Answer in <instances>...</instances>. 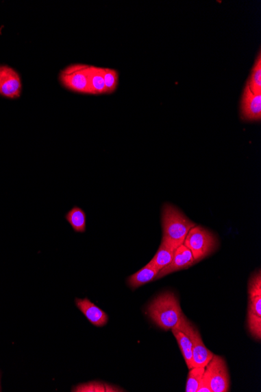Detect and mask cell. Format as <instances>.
I'll return each instance as SVG.
<instances>
[{
  "label": "cell",
  "instance_id": "obj_6",
  "mask_svg": "<svg viewBox=\"0 0 261 392\" xmlns=\"http://www.w3.org/2000/svg\"><path fill=\"white\" fill-rule=\"evenodd\" d=\"M203 376L208 380L212 392L229 391L230 377L223 357L214 355L205 367Z\"/></svg>",
  "mask_w": 261,
  "mask_h": 392
},
{
  "label": "cell",
  "instance_id": "obj_11",
  "mask_svg": "<svg viewBox=\"0 0 261 392\" xmlns=\"http://www.w3.org/2000/svg\"><path fill=\"white\" fill-rule=\"evenodd\" d=\"M75 304L93 326L104 327L108 323V315L88 299H75Z\"/></svg>",
  "mask_w": 261,
  "mask_h": 392
},
{
  "label": "cell",
  "instance_id": "obj_5",
  "mask_svg": "<svg viewBox=\"0 0 261 392\" xmlns=\"http://www.w3.org/2000/svg\"><path fill=\"white\" fill-rule=\"evenodd\" d=\"M90 69V66L87 65H70L61 71L60 80L69 91L91 94Z\"/></svg>",
  "mask_w": 261,
  "mask_h": 392
},
{
  "label": "cell",
  "instance_id": "obj_9",
  "mask_svg": "<svg viewBox=\"0 0 261 392\" xmlns=\"http://www.w3.org/2000/svg\"><path fill=\"white\" fill-rule=\"evenodd\" d=\"M197 263L195 260H194L191 251L187 249L184 244H182L179 248L176 249L174 259L170 264L159 271L156 279L163 278L171 273L187 270V268L192 267Z\"/></svg>",
  "mask_w": 261,
  "mask_h": 392
},
{
  "label": "cell",
  "instance_id": "obj_17",
  "mask_svg": "<svg viewBox=\"0 0 261 392\" xmlns=\"http://www.w3.org/2000/svg\"><path fill=\"white\" fill-rule=\"evenodd\" d=\"M90 86L91 94L97 95L105 93L103 68L90 66Z\"/></svg>",
  "mask_w": 261,
  "mask_h": 392
},
{
  "label": "cell",
  "instance_id": "obj_12",
  "mask_svg": "<svg viewBox=\"0 0 261 392\" xmlns=\"http://www.w3.org/2000/svg\"><path fill=\"white\" fill-rule=\"evenodd\" d=\"M214 354L204 345L201 333L194 327L192 332V366L193 367H206Z\"/></svg>",
  "mask_w": 261,
  "mask_h": 392
},
{
  "label": "cell",
  "instance_id": "obj_18",
  "mask_svg": "<svg viewBox=\"0 0 261 392\" xmlns=\"http://www.w3.org/2000/svg\"><path fill=\"white\" fill-rule=\"evenodd\" d=\"M253 93L261 94V54L259 51L252 70L251 76L247 84Z\"/></svg>",
  "mask_w": 261,
  "mask_h": 392
},
{
  "label": "cell",
  "instance_id": "obj_10",
  "mask_svg": "<svg viewBox=\"0 0 261 392\" xmlns=\"http://www.w3.org/2000/svg\"><path fill=\"white\" fill-rule=\"evenodd\" d=\"M242 119L247 122H260L261 119V94L253 93L247 85L241 102Z\"/></svg>",
  "mask_w": 261,
  "mask_h": 392
},
{
  "label": "cell",
  "instance_id": "obj_22",
  "mask_svg": "<svg viewBox=\"0 0 261 392\" xmlns=\"http://www.w3.org/2000/svg\"><path fill=\"white\" fill-rule=\"evenodd\" d=\"M0 390H1V389H0Z\"/></svg>",
  "mask_w": 261,
  "mask_h": 392
},
{
  "label": "cell",
  "instance_id": "obj_1",
  "mask_svg": "<svg viewBox=\"0 0 261 392\" xmlns=\"http://www.w3.org/2000/svg\"><path fill=\"white\" fill-rule=\"evenodd\" d=\"M196 223L190 220L176 207L165 204L162 209V243L176 250L184 243L190 229Z\"/></svg>",
  "mask_w": 261,
  "mask_h": 392
},
{
  "label": "cell",
  "instance_id": "obj_21",
  "mask_svg": "<svg viewBox=\"0 0 261 392\" xmlns=\"http://www.w3.org/2000/svg\"><path fill=\"white\" fill-rule=\"evenodd\" d=\"M197 392H212L210 387V384L208 382L206 378H205L203 375V378L201 380V383L199 384V387L197 389Z\"/></svg>",
  "mask_w": 261,
  "mask_h": 392
},
{
  "label": "cell",
  "instance_id": "obj_20",
  "mask_svg": "<svg viewBox=\"0 0 261 392\" xmlns=\"http://www.w3.org/2000/svg\"><path fill=\"white\" fill-rule=\"evenodd\" d=\"M105 93H112L119 85V72L114 69H103Z\"/></svg>",
  "mask_w": 261,
  "mask_h": 392
},
{
  "label": "cell",
  "instance_id": "obj_4",
  "mask_svg": "<svg viewBox=\"0 0 261 392\" xmlns=\"http://www.w3.org/2000/svg\"><path fill=\"white\" fill-rule=\"evenodd\" d=\"M247 324L249 332L257 341L261 338V276L260 270L249 279Z\"/></svg>",
  "mask_w": 261,
  "mask_h": 392
},
{
  "label": "cell",
  "instance_id": "obj_3",
  "mask_svg": "<svg viewBox=\"0 0 261 392\" xmlns=\"http://www.w3.org/2000/svg\"><path fill=\"white\" fill-rule=\"evenodd\" d=\"M192 252L197 262L206 259L219 248V240L213 233L203 227L196 226L188 232L184 243Z\"/></svg>",
  "mask_w": 261,
  "mask_h": 392
},
{
  "label": "cell",
  "instance_id": "obj_15",
  "mask_svg": "<svg viewBox=\"0 0 261 392\" xmlns=\"http://www.w3.org/2000/svg\"><path fill=\"white\" fill-rule=\"evenodd\" d=\"M175 252V249H172L169 246L161 242L156 255H154L152 260L149 263L160 271L165 266L169 265L171 261L173 260Z\"/></svg>",
  "mask_w": 261,
  "mask_h": 392
},
{
  "label": "cell",
  "instance_id": "obj_13",
  "mask_svg": "<svg viewBox=\"0 0 261 392\" xmlns=\"http://www.w3.org/2000/svg\"><path fill=\"white\" fill-rule=\"evenodd\" d=\"M159 270L153 266L148 264L141 268L127 279V284L132 290H136L142 286L153 282L156 279Z\"/></svg>",
  "mask_w": 261,
  "mask_h": 392
},
{
  "label": "cell",
  "instance_id": "obj_16",
  "mask_svg": "<svg viewBox=\"0 0 261 392\" xmlns=\"http://www.w3.org/2000/svg\"><path fill=\"white\" fill-rule=\"evenodd\" d=\"M73 392H119L125 391L116 386L105 384L101 382H91L80 384L72 389Z\"/></svg>",
  "mask_w": 261,
  "mask_h": 392
},
{
  "label": "cell",
  "instance_id": "obj_14",
  "mask_svg": "<svg viewBox=\"0 0 261 392\" xmlns=\"http://www.w3.org/2000/svg\"><path fill=\"white\" fill-rule=\"evenodd\" d=\"M65 220L75 233H83L86 231V214L80 207L74 206L66 212Z\"/></svg>",
  "mask_w": 261,
  "mask_h": 392
},
{
  "label": "cell",
  "instance_id": "obj_2",
  "mask_svg": "<svg viewBox=\"0 0 261 392\" xmlns=\"http://www.w3.org/2000/svg\"><path fill=\"white\" fill-rule=\"evenodd\" d=\"M149 318L166 332L177 326L184 313L173 292L160 294L147 307Z\"/></svg>",
  "mask_w": 261,
  "mask_h": 392
},
{
  "label": "cell",
  "instance_id": "obj_8",
  "mask_svg": "<svg viewBox=\"0 0 261 392\" xmlns=\"http://www.w3.org/2000/svg\"><path fill=\"white\" fill-rule=\"evenodd\" d=\"M21 89L18 73L9 66H0V95L10 99L18 98Z\"/></svg>",
  "mask_w": 261,
  "mask_h": 392
},
{
  "label": "cell",
  "instance_id": "obj_19",
  "mask_svg": "<svg viewBox=\"0 0 261 392\" xmlns=\"http://www.w3.org/2000/svg\"><path fill=\"white\" fill-rule=\"evenodd\" d=\"M204 371L205 367H193L190 369L186 382V392H197Z\"/></svg>",
  "mask_w": 261,
  "mask_h": 392
},
{
  "label": "cell",
  "instance_id": "obj_7",
  "mask_svg": "<svg viewBox=\"0 0 261 392\" xmlns=\"http://www.w3.org/2000/svg\"><path fill=\"white\" fill-rule=\"evenodd\" d=\"M194 327L195 326L188 320L187 317L183 315L177 326L171 329L179 345L182 356L185 358L186 365L190 369L193 368L192 347Z\"/></svg>",
  "mask_w": 261,
  "mask_h": 392
}]
</instances>
